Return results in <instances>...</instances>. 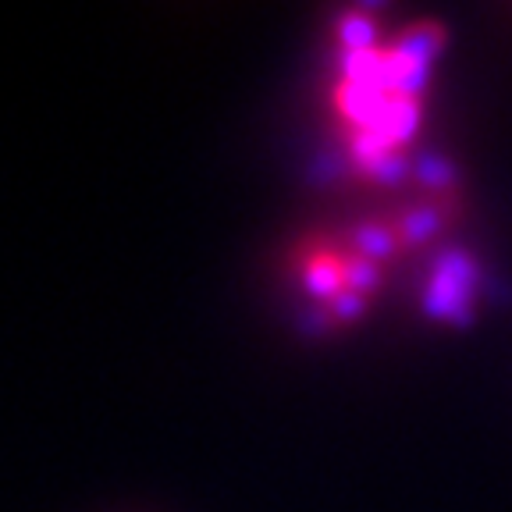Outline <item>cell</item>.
I'll return each instance as SVG.
<instances>
[{"instance_id":"obj_1","label":"cell","mask_w":512,"mask_h":512,"mask_svg":"<svg viewBox=\"0 0 512 512\" xmlns=\"http://www.w3.org/2000/svg\"><path fill=\"white\" fill-rule=\"evenodd\" d=\"M296 281L320 317L342 324L367 303L374 288V256L363 246L342 249L328 242H310L296 253Z\"/></svg>"}]
</instances>
